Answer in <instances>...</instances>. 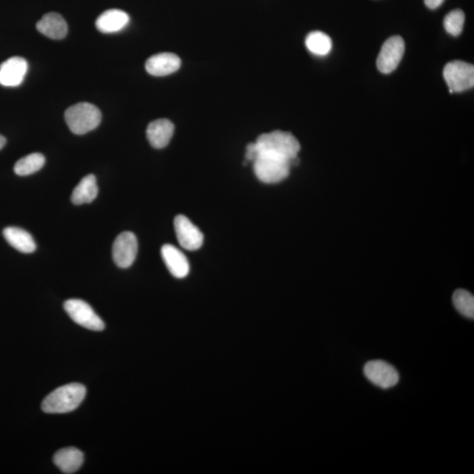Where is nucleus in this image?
<instances>
[{"instance_id": "4be33fe9", "label": "nucleus", "mask_w": 474, "mask_h": 474, "mask_svg": "<svg viewBox=\"0 0 474 474\" xmlns=\"http://www.w3.org/2000/svg\"><path fill=\"white\" fill-rule=\"evenodd\" d=\"M453 302L455 308L462 316L473 319L474 297L471 293L464 289H458L454 292Z\"/></svg>"}, {"instance_id": "a878e982", "label": "nucleus", "mask_w": 474, "mask_h": 474, "mask_svg": "<svg viewBox=\"0 0 474 474\" xmlns=\"http://www.w3.org/2000/svg\"><path fill=\"white\" fill-rule=\"evenodd\" d=\"M6 143V140L4 138L3 135H0V150H2L5 147Z\"/></svg>"}, {"instance_id": "4468645a", "label": "nucleus", "mask_w": 474, "mask_h": 474, "mask_svg": "<svg viewBox=\"0 0 474 474\" xmlns=\"http://www.w3.org/2000/svg\"><path fill=\"white\" fill-rule=\"evenodd\" d=\"M174 133V125L167 119L153 121L147 128V138L151 146L163 149L168 145Z\"/></svg>"}, {"instance_id": "412c9836", "label": "nucleus", "mask_w": 474, "mask_h": 474, "mask_svg": "<svg viewBox=\"0 0 474 474\" xmlns=\"http://www.w3.org/2000/svg\"><path fill=\"white\" fill-rule=\"evenodd\" d=\"M306 46L313 54L324 56L331 51L332 41L326 34L314 31L306 36Z\"/></svg>"}, {"instance_id": "20e7f679", "label": "nucleus", "mask_w": 474, "mask_h": 474, "mask_svg": "<svg viewBox=\"0 0 474 474\" xmlns=\"http://www.w3.org/2000/svg\"><path fill=\"white\" fill-rule=\"evenodd\" d=\"M254 163V172L261 182L276 184L289 176L291 162L268 154H259Z\"/></svg>"}, {"instance_id": "f3484780", "label": "nucleus", "mask_w": 474, "mask_h": 474, "mask_svg": "<svg viewBox=\"0 0 474 474\" xmlns=\"http://www.w3.org/2000/svg\"><path fill=\"white\" fill-rule=\"evenodd\" d=\"M3 235L6 242L19 252L29 254L36 249V244L31 235L20 227H6Z\"/></svg>"}, {"instance_id": "9d476101", "label": "nucleus", "mask_w": 474, "mask_h": 474, "mask_svg": "<svg viewBox=\"0 0 474 474\" xmlns=\"http://www.w3.org/2000/svg\"><path fill=\"white\" fill-rule=\"evenodd\" d=\"M174 227L180 244L185 249L196 250L203 244V234L185 215H177L174 220Z\"/></svg>"}, {"instance_id": "393cba45", "label": "nucleus", "mask_w": 474, "mask_h": 474, "mask_svg": "<svg viewBox=\"0 0 474 474\" xmlns=\"http://www.w3.org/2000/svg\"><path fill=\"white\" fill-rule=\"evenodd\" d=\"M443 1H445V0H424L427 7L432 10L438 9Z\"/></svg>"}, {"instance_id": "6e6552de", "label": "nucleus", "mask_w": 474, "mask_h": 474, "mask_svg": "<svg viewBox=\"0 0 474 474\" xmlns=\"http://www.w3.org/2000/svg\"><path fill=\"white\" fill-rule=\"evenodd\" d=\"M364 373L373 384L383 389L393 388L400 379L396 368L383 360L368 362L364 368Z\"/></svg>"}, {"instance_id": "39448f33", "label": "nucleus", "mask_w": 474, "mask_h": 474, "mask_svg": "<svg viewBox=\"0 0 474 474\" xmlns=\"http://www.w3.org/2000/svg\"><path fill=\"white\" fill-rule=\"evenodd\" d=\"M443 78L450 93L464 92L474 86V67L463 61H453L443 69Z\"/></svg>"}, {"instance_id": "7ed1b4c3", "label": "nucleus", "mask_w": 474, "mask_h": 474, "mask_svg": "<svg viewBox=\"0 0 474 474\" xmlns=\"http://www.w3.org/2000/svg\"><path fill=\"white\" fill-rule=\"evenodd\" d=\"M64 118L73 134L85 135L100 125L102 115L96 105L82 102L68 108Z\"/></svg>"}, {"instance_id": "0eeeda50", "label": "nucleus", "mask_w": 474, "mask_h": 474, "mask_svg": "<svg viewBox=\"0 0 474 474\" xmlns=\"http://www.w3.org/2000/svg\"><path fill=\"white\" fill-rule=\"evenodd\" d=\"M405 51V43L401 36L390 37L383 44L377 59L378 70L389 74L396 69Z\"/></svg>"}, {"instance_id": "1a4fd4ad", "label": "nucleus", "mask_w": 474, "mask_h": 474, "mask_svg": "<svg viewBox=\"0 0 474 474\" xmlns=\"http://www.w3.org/2000/svg\"><path fill=\"white\" fill-rule=\"evenodd\" d=\"M138 242L135 234L123 232L116 237L113 245V259L120 268L130 267L138 255Z\"/></svg>"}, {"instance_id": "423d86ee", "label": "nucleus", "mask_w": 474, "mask_h": 474, "mask_svg": "<svg viewBox=\"0 0 474 474\" xmlns=\"http://www.w3.org/2000/svg\"><path fill=\"white\" fill-rule=\"evenodd\" d=\"M64 309L76 324L90 331H101L105 329L104 321L94 312L92 306L82 299H68Z\"/></svg>"}, {"instance_id": "5701e85b", "label": "nucleus", "mask_w": 474, "mask_h": 474, "mask_svg": "<svg viewBox=\"0 0 474 474\" xmlns=\"http://www.w3.org/2000/svg\"><path fill=\"white\" fill-rule=\"evenodd\" d=\"M465 24V14L460 9L451 11L443 20V26L453 36H458L462 33Z\"/></svg>"}, {"instance_id": "9b49d317", "label": "nucleus", "mask_w": 474, "mask_h": 474, "mask_svg": "<svg viewBox=\"0 0 474 474\" xmlns=\"http://www.w3.org/2000/svg\"><path fill=\"white\" fill-rule=\"evenodd\" d=\"M28 69V62L20 56L7 59L0 66V85L6 87L21 85Z\"/></svg>"}, {"instance_id": "6ab92c4d", "label": "nucleus", "mask_w": 474, "mask_h": 474, "mask_svg": "<svg viewBox=\"0 0 474 474\" xmlns=\"http://www.w3.org/2000/svg\"><path fill=\"white\" fill-rule=\"evenodd\" d=\"M98 187L96 177L90 174L83 177L72 192L71 202L75 205L92 203L97 198Z\"/></svg>"}, {"instance_id": "f8f14e48", "label": "nucleus", "mask_w": 474, "mask_h": 474, "mask_svg": "<svg viewBox=\"0 0 474 474\" xmlns=\"http://www.w3.org/2000/svg\"><path fill=\"white\" fill-rule=\"evenodd\" d=\"M181 60L173 53H159L147 60L145 67L148 73L155 77H164L180 69Z\"/></svg>"}, {"instance_id": "f03ea898", "label": "nucleus", "mask_w": 474, "mask_h": 474, "mask_svg": "<svg viewBox=\"0 0 474 474\" xmlns=\"http://www.w3.org/2000/svg\"><path fill=\"white\" fill-rule=\"evenodd\" d=\"M256 145L259 154L275 155L290 162L297 158L301 150V144L291 133L280 130L261 135L257 140Z\"/></svg>"}, {"instance_id": "b1692460", "label": "nucleus", "mask_w": 474, "mask_h": 474, "mask_svg": "<svg viewBox=\"0 0 474 474\" xmlns=\"http://www.w3.org/2000/svg\"><path fill=\"white\" fill-rule=\"evenodd\" d=\"M259 155V151H257V148L255 143H249L247 148H246V154L245 159L246 163L247 162H254Z\"/></svg>"}, {"instance_id": "f257e3e1", "label": "nucleus", "mask_w": 474, "mask_h": 474, "mask_svg": "<svg viewBox=\"0 0 474 474\" xmlns=\"http://www.w3.org/2000/svg\"><path fill=\"white\" fill-rule=\"evenodd\" d=\"M86 394L85 386L78 383L60 386L45 398L41 408L48 414H64L75 411Z\"/></svg>"}, {"instance_id": "a211bd4d", "label": "nucleus", "mask_w": 474, "mask_h": 474, "mask_svg": "<svg viewBox=\"0 0 474 474\" xmlns=\"http://www.w3.org/2000/svg\"><path fill=\"white\" fill-rule=\"evenodd\" d=\"M83 462L81 450L73 447L61 449L55 454L54 463L63 473L71 474L78 471Z\"/></svg>"}, {"instance_id": "2eb2a0df", "label": "nucleus", "mask_w": 474, "mask_h": 474, "mask_svg": "<svg viewBox=\"0 0 474 474\" xmlns=\"http://www.w3.org/2000/svg\"><path fill=\"white\" fill-rule=\"evenodd\" d=\"M38 31L53 40L63 39L67 36L68 26L62 15L49 13L44 15L36 25Z\"/></svg>"}, {"instance_id": "ddd939ff", "label": "nucleus", "mask_w": 474, "mask_h": 474, "mask_svg": "<svg viewBox=\"0 0 474 474\" xmlns=\"http://www.w3.org/2000/svg\"><path fill=\"white\" fill-rule=\"evenodd\" d=\"M163 259L167 268L177 279H184L189 274V262L184 253L175 246L165 244L161 249Z\"/></svg>"}, {"instance_id": "aec40b11", "label": "nucleus", "mask_w": 474, "mask_h": 474, "mask_svg": "<svg viewBox=\"0 0 474 474\" xmlns=\"http://www.w3.org/2000/svg\"><path fill=\"white\" fill-rule=\"evenodd\" d=\"M45 165V158L41 153H32L22 158L14 165V172L19 176H29L36 173Z\"/></svg>"}, {"instance_id": "dca6fc26", "label": "nucleus", "mask_w": 474, "mask_h": 474, "mask_svg": "<svg viewBox=\"0 0 474 474\" xmlns=\"http://www.w3.org/2000/svg\"><path fill=\"white\" fill-rule=\"evenodd\" d=\"M130 24V16L124 11L110 9L105 11L97 19L96 28L104 34L120 32Z\"/></svg>"}]
</instances>
